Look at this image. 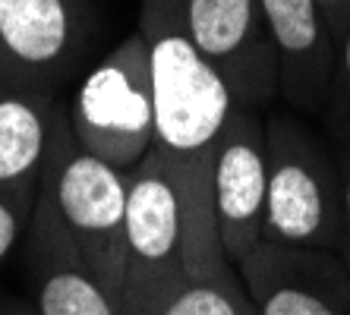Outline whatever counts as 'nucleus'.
Segmentation results:
<instances>
[{
  "mask_svg": "<svg viewBox=\"0 0 350 315\" xmlns=\"http://www.w3.org/2000/svg\"><path fill=\"white\" fill-rule=\"evenodd\" d=\"M82 148L133 170L155 148V95L142 32H130L76 82L64 105Z\"/></svg>",
  "mask_w": 350,
  "mask_h": 315,
  "instance_id": "20e7f679",
  "label": "nucleus"
},
{
  "mask_svg": "<svg viewBox=\"0 0 350 315\" xmlns=\"http://www.w3.org/2000/svg\"><path fill=\"white\" fill-rule=\"evenodd\" d=\"M177 7L237 105L265 111L278 98V57L259 0H177Z\"/></svg>",
  "mask_w": 350,
  "mask_h": 315,
  "instance_id": "423d86ee",
  "label": "nucleus"
},
{
  "mask_svg": "<svg viewBox=\"0 0 350 315\" xmlns=\"http://www.w3.org/2000/svg\"><path fill=\"white\" fill-rule=\"evenodd\" d=\"M269 193L262 240L338 249L344 234L341 167L297 113L265 117Z\"/></svg>",
  "mask_w": 350,
  "mask_h": 315,
  "instance_id": "f03ea898",
  "label": "nucleus"
},
{
  "mask_svg": "<svg viewBox=\"0 0 350 315\" xmlns=\"http://www.w3.org/2000/svg\"><path fill=\"white\" fill-rule=\"evenodd\" d=\"M278 57V95L297 113L322 117L338 41L316 0H259Z\"/></svg>",
  "mask_w": 350,
  "mask_h": 315,
  "instance_id": "1a4fd4ad",
  "label": "nucleus"
},
{
  "mask_svg": "<svg viewBox=\"0 0 350 315\" xmlns=\"http://www.w3.org/2000/svg\"><path fill=\"white\" fill-rule=\"evenodd\" d=\"M0 315H38L32 306V299L25 303V299H16V297H10V293H3L0 297Z\"/></svg>",
  "mask_w": 350,
  "mask_h": 315,
  "instance_id": "f3484780",
  "label": "nucleus"
},
{
  "mask_svg": "<svg viewBox=\"0 0 350 315\" xmlns=\"http://www.w3.org/2000/svg\"><path fill=\"white\" fill-rule=\"evenodd\" d=\"M35 211L70 236L85 265L120 303L123 293V218L126 170L107 164L79 146L66 120L64 101L38 174Z\"/></svg>",
  "mask_w": 350,
  "mask_h": 315,
  "instance_id": "f257e3e1",
  "label": "nucleus"
},
{
  "mask_svg": "<svg viewBox=\"0 0 350 315\" xmlns=\"http://www.w3.org/2000/svg\"><path fill=\"white\" fill-rule=\"evenodd\" d=\"M187 284V215L180 186L161 154L126 170L120 315H155Z\"/></svg>",
  "mask_w": 350,
  "mask_h": 315,
  "instance_id": "7ed1b4c3",
  "label": "nucleus"
},
{
  "mask_svg": "<svg viewBox=\"0 0 350 315\" xmlns=\"http://www.w3.org/2000/svg\"><path fill=\"white\" fill-rule=\"evenodd\" d=\"M237 271L256 315H350V265L338 249L259 240Z\"/></svg>",
  "mask_w": 350,
  "mask_h": 315,
  "instance_id": "0eeeda50",
  "label": "nucleus"
},
{
  "mask_svg": "<svg viewBox=\"0 0 350 315\" xmlns=\"http://www.w3.org/2000/svg\"><path fill=\"white\" fill-rule=\"evenodd\" d=\"M322 117H325V126L332 133L334 146H350V32L338 41L334 73Z\"/></svg>",
  "mask_w": 350,
  "mask_h": 315,
  "instance_id": "4468645a",
  "label": "nucleus"
},
{
  "mask_svg": "<svg viewBox=\"0 0 350 315\" xmlns=\"http://www.w3.org/2000/svg\"><path fill=\"white\" fill-rule=\"evenodd\" d=\"M316 3L332 29L334 41H341L350 32V0H316Z\"/></svg>",
  "mask_w": 350,
  "mask_h": 315,
  "instance_id": "dca6fc26",
  "label": "nucleus"
},
{
  "mask_svg": "<svg viewBox=\"0 0 350 315\" xmlns=\"http://www.w3.org/2000/svg\"><path fill=\"white\" fill-rule=\"evenodd\" d=\"M155 315H256L240 271L221 277H193L158 306Z\"/></svg>",
  "mask_w": 350,
  "mask_h": 315,
  "instance_id": "f8f14e48",
  "label": "nucleus"
},
{
  "mask_svg": "<svg viewBox=\"0 0 350 315\" xmlns=\"http://www.w3.org/2000/svg\"><path fill=\"white\" fill-rule=\"evenodd\" d=\"M85 0H0V82L57 95L89 48Z\"/></svg>",
  "mask_w": 350,
  "mask_h": 315,
  "instance_id": "39448f33",
  "label": "nucleus"
},
{
  "mask_svg": "<svg viewBox=\"0 0 350 315\" xmlns=\"http://www.w3.org/2000/svg\"><path fill=\"white\" fill-rule=\"evenodd\" d=\"M57 107V95L0 82V186L38 180Z\"/></svg>",
  "mask_w": 350,
  "mask_h": 315,
  "instance_id": "9b49d317",
  "label": "nucleus"
},
{
  "mask_svg": "<svg viewBox=\"0 0 350 315\" xmlns=\"http://www.w3.org/2000/svg\"><path fill=\"white\" fill-rule=\"evenodd\" d=\"M338 167H341V199H344V234L338 252L350 265V146H338Z\"/></svg>",
  "mask_w": 350,
  "mask_h": 315,
  "instance_id": "2eb2a0df",
  "label": "nucleus"
},
{
  "mask_svg": "<svg viewBox=\"0 0 350 315\" xmlns=\"http://www.w3.org/2000/svg\"><path fill=\"white\" fill-rule=\"evenodd\" d=\"M35 193H38V180L0 186V271L19 252V246H25L35 215Z\"/></svg>",
  "mask_w": 350,
  "mask_h": 315,
  "instance_id": "ddd939ff",
  "label": "nucleus"
},
{
  "mask_svg": "<svg viewBox=\"0 0 350 315\" xmlns=\"http://www.w3.org/2000/svg\"><path fill=\"white\" fill-rule=\"evenodd\" d=\"M25 265L38 315H120V303L85 265L70 236L38 211L25 236Z\"/></svg>",
  "mask_w": 350,
  "mask_h": 315,
  "instance_id": "9d476101",
  "label": "nucleus"
},
{
  "mask_svg": "<svg viewBox=\"0 0 350 315\" xmlns=\"http://www.w3.org/2000/svg\"><path fill=\"white\" fill-rule=\"evenodd\" d=\"M269 193V154H265V117L253 107H234L212 154V199L224 256L230 265L256 249L265 224Z\"/></svg>",
  "mask_w": 350,
  "mask_h": 315,
  "instance_id": "6e6552de",
  "label": "nucleus"
}]
</instances>
